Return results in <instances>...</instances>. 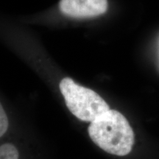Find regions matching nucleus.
I'll return each mask as SVG.
<instances>
[{"label": "nucleus", "mask_w": 159, "mask_h": 159, "mask_svg": "<svg viewBox=\"0 0 159 159\" xmlns=\"http://www.w3.org/2000/svg\"><path fill=\"white\" fill-rule=\"evenodd\" d=\"M88 132L91 140L108 153L128 155L134 145V132L127 119L119 111L110 110L91 122Z\"/></svg>", "instance_id": "f257e3e1"}, {"label": "nucleus", "mask_w": 159, "mask_h": 159, "mask_svg": "<svg viewBox=\"0 0 159 159\" xmlns=\"http://www.w3.org/2000/svg\"><path fill=\"white\" fill-rule=\"evenodd\" d=\"M60 90L71 114L84 122H93L111 110L97 93L79 85L69 77L61 81Z\"/></svg>", "instance_id": "f03ea898"}, {"label": "nucleus", "mask_w": 159, "mask_h": 159, "mask_svg": "<svg viewBox=\"0 0 159 159\" xmlns=\"http://www.w3.org/2000/svg\"><path fill=\"white\" fill-rule=\"evenodd\" d=\"M108 0H61L63 14L73 18H89L102 15L108 9Z\"/></svg>", "instance_id": "7ed1b4c3"}, {"label": "nucleus", "mask_w": 159, "mask_h": 159, "mask_svg": "<svg viewBox=\"0 0 159 159\" xmlns=\"http://www.w3.org/2000/svg\"><path fill=\"white\" fill-rule=\"evenodd\" d=\"M19 152L14 145L4 144L0 148V159H18Z\"/></svg>", "instance_id": "20e7f679"}, {"label": "nucleus", "mask_w": 159, "mask_h": 159, "mask_svg": "<svg viewBox=\"0 0 159 159\" xmlns=\"http://www.w3.org/2000/svg\"><path fill=\"white\" fill-rule=\"evenodd\" d=\"M8 128V119L5 111L1 105L0 107V136H2Z\"/></svg>", "instance_id": "39448f33"}]
</instances>
